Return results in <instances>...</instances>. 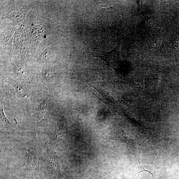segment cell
I'll use <instances>...</instances> for the list:
<instances>
[{
  "label": "cell",
  "instance_id": "cell-1",
  "mask_svg": "<svg viewBox=\"0 0 179 179\" xmlns=\"http://www.w3.org/2000/svg\"><path fill=\"white\" fill-rule=\"evenodd\" d=\"M47 164L49 171L54 174H59V168L56 155L55 152L49 150L47 153Z\"/></svg>",
  "mask_w": 179,
  "mask_h": 179
},
{
  "label": "cell",
  "instance_id": "cell-2",
  "mask_svg": "<svg viewBox=\"0 0 179 179\" xmlns=\"http://www.w3.org/2000/svg\"><path fill=\"white\" fill-rule=\"evenodd\" d=\"M5 81L13 86L21 97L24 98L27 95L26 91L23 86L14 80L6 79L5 80Z\"/></svg>",
  "mask_w": 179,
  "mask_h": 179
},
{
  "label": "cell",
  "instance_id": "cell-3",
  "mask_svg": "<svg viewBox=\"0 0 179 179\" xmlns=\"http://www.w3.org/2000/svg\"><path fill=\"white\" fill-rule=\"evenodd\" d=\"M47 109V105L46 102H43L40 105L38 109V122H40L44 117Z\"/></svg>",
  "mask_w": 179,
  "mask_h": 179
},
{
  "label": "cell",
  "instance_id": "cell-4",
  "mask_svg": "<svg viewBox=\"0 0 179 179\" xmlns=\"http://www.w3.org/2000/svg\"><path fill=\"white\" fill-rule=\"evenodd\" d=\"M56 75V73L54 70L51 69L46 70L44 74V79L46 82L51 80Z\"/></svg>",
  "mask_w": 179,
  "mask_h": 179
},
{
  "label": "cell",
  "instance_id": "cell-5",
  "mask_svg": "<svg viewBox=\"0 0 179 179\" xmlns=\"http://www.w3.org/2000/svg\"><path fill=\"white\" fill-rule=\"evenodd\" d=\"M1 121L4 123L5 126L6 128L12 127L13 126L12 124L5 116L2 105H1Z\"/></svg>",
  "mask_w": 179,
  "mask_h": 179
},
{
  "label": "cell",
  "instance_id": "cell-6",
  "mask_svg": "<svg viewBox=\"0 0 179 179\" xmlns=\"http://www.w3.org/2000/svg\"><path fill=\"white\" fill-rule=\"evenodd\" d=\"M52 56V54L49 51L46 50L41 55L40 59L43 62H47Z\"/></svg>",
  "mask_w": 179,
  "mask_h": 179
}]
</instances>
